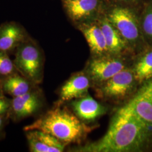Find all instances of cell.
<instances>
[{
	"instance_id": "6da1fadb",
	"label": "cell",
	"mask_w": 152,
	"mask_h": 152,
	"mask_svg": "<svg viewBox=\"0 0 152 152\" xmlns=\"http://www.w3.org/2000/svg\"><path fill=\"white\" fill-rule=\"evenodd\" d=\"M152 131L127 103L115 113L108 130L102 138L84 146L72 149L80 152L140 151L149 141Z\"/></svg>"
},
{
	"instance_id": "7a4b0ae2",
	"label": "cell",
	"mask_w": 152,
	"mask_h": 152,
	"mask_svg": "<svg viewBox=\"0 0 152 152\" xmlns=\"http://www.w3.org/2000/svg\"><path fill=\"white\" fill-rule=\"evenodd\" d=\"M62 105L55 107L41 115L30 125L26 126L24 131L38 130L54 136L67 146L80 143L92 130L76 114Z\"/></svg>"
},
{
	"instance_id": "3957f363",
	"label": "cell",
	"mask_w": 152,
	"mask_h": 152,
	"mask_svg": "<svg viewBox=\"0 0 152 152\" xmlns=\"http://www.w3.org/2000/svg\"><path fill=\"white\" fill-rule=\"evenodd\" d=\"M14 53L13 61L17 71L39 85L44 77V59L38 45L28 38L17 48Z\"/></svg>"
},
{
	"instance_id": "277c9868",
	"label": "cell",
	"mask_w": 152,
	"mask_h": 152,
	"mask_svg": "<svg viewBox=\"0 0 152 152\" xmlns=\"http://www.w3.org/2000/svg\"><path fill=\"white\" fill-rule=\"evenodd\" d=\"M136 83L134 72L131 68L128 67L97 86L96 92L100 98L121 101L130 95Z\"/></svg>"
},
{
	"instance_id": "5b68a950",
	"label": "cell",
	"mask_w": 152,
	"mask_h": 152,
	"mask_svg": "<svg viewBox=\"0 0 152 152\" xmlns=\"http://www.w3.org/2000/svg\"><path fill=\"white\" fill-rule=\"evenodd\" d=\"M128 67L122 56L105 55L90 60L86 72L92 83L98 86Z\"/></svg>"
},
{
	"instance_id": "8992f818",
	"label": "cell",
	"mask_w": 152,
	"mask_h": 152,
	"mask_svg": "<svg viewBox=\"0 0 152 152\" xmlns=\"http://www.w3.org/2000/svg\"><path fill=\"white\" fill-rule=\"evenodd\" d=\"M107 18L120 33L129 47H135L140 37V32L134 13L127 7L117 6L109 11Z\"/></svg>"
},
{
	"instance_id": "52a82bcc",
	"label": "cell",
	"mask_w": 152,
	"mask_h": 152,
	"mask_svg": "<svg viewBox=\"0 0 152 152\" xmlns=\"http://www.w3.org/2000/svg\"><path fill=\"white\" fill-rule=\"evenodd\" d=\"M44 105V94L38 86L22 96L12 98L8 114L12 121L18 122L39 114Z\"/></svg>"
},
{
	"instance_id": "ba28073f",
	"label": "cell",
	"mask_w": 152,
	"mask_h": 152,
	"mask_svg": "<svg viewBox=\"0 0 152 152\" xmlns=\"http://www.w3.org/2000/svg\"><path fill=\"white\" fill-rule=\"evenodd\" d=\"M92 83L86 72H78L73 75L60 87L56 105H62L87 95Z\"/></svg>"
},
{
	"instance_id": "9c48e42d",
	"label": "cell",
	"mask_w": 152,
	"mask_h": 152,
	"mask_svg": "<svg viewBox=\"0 0 152 152\" xmlns=\"http://www.w3.org/2000/svg\"><path fill=\"white\" fill-rule=\"evenodd\" d=\"M127 104L152 131V78L142 83Z\"/></svg>"
},
{
	"instance_id": "30bf717a",
	"label": "cell",
	"mask_w": 152,
	"mask_h": 152,
	"mask_svg": "<svg viewBox=\"0 0 152 152\" xmlns=\"http://www.w3.org/2000/svg\"><path fill=\"white\" fill-rule=\"evenodd\" d=\"M29 150L31 152H61L65 144L49 134L38 130L26 131Z\"/></svg>"
},
{
	"instance_id": "8fae6325",
	"label": "cell",
	"mask_w": 152,
	"mask_h": 152,
	"mask_svg": "<svg viewBox=\"0 0 152 152\" xmlns=\"http://www.w3.org/2000/svg\"><path fill=\"white\" fill-rule=\"evenodd\" d=\"M71 105L73 113L83 122L94 121L105 114L108 109L89 95L73 100Z\"/></svg>"
},
{
	"instance_id": "7c38bea8",
	"label": "cell",
	"mask_w": 152,
	"mask_h": 152,
	"mask_svg": "<svg viewBox=\"0 0 152 152\" xmlns=\"http://www.w3.org/2000/svg\"><path fill=\"white\" fill-rule=\"evenodd\" d=\"M29 37L23 28L14 22L0 26V50L8 53L15 51L17 48Z\"/></svg>"
},
{
	"instance_id": "4fadbf2b",
	"label": "cell",
	"mask_w": 152,
	"mask_h": 152,
	"mask_svg": "<svg viewBox=\"0 0 152 152\" xmlns=\"http://www.w3.org/2000/svg\"><path fill=\"white\" fill-rule=\"evenodd\" d=\"M103 32L109 54L122 56L129 48L117 29L107 18L98 24Z\"/></svg>"
},
{
	"instance_id": "5bb4252c",
	"label": "cell",
	"mask_w": 152,
	"mask_h": 152,
	"mask_svg": "<svg viewBox=\"0 0 152 152\" xmlns=\"http://www.w3.org/2000/svg\"><path fill=\"white\" fill-rule=\"evenodd\" d=\"M4 94L16 98L32 91L38 85L26 78L19 72L1 80Z\"/></svg>"
},
{
	"instance_id": "9a60e30c",
	"label": "cell",
	"mask_w": 152,
	"mask_h": 152,
	"mask_svg": "<svg viewBox=\"0 0 152 152\" xmlns=\"http://www.w3.org/2000/svg\"><path fill=\"white\" fill-rule=\"evenodd\" d=\"M64 6L74 21H81L91 17L97 11L99 0H64Z\"/></svg>"
},
{
	"instance_id": "2e32d148",
	"label": "cell",
	"mask_w": 152,
	"mask_h": 152,
	"mask_svg": "<svg viewBox=\"0 0 152 152\" xmlns=\"http://www.w3.org/2000/svg\"><path fill=\"white\" fill-rule=\"evenodd\" d=\"M81 28L94 56L109 54L103 32L98 24L84 25Z\"/></svg>"
},
{
	"instance_id": "e0dca14e",
	"label": "cell",
	"mask_w": 152,
	"mask_h": 152,
	"mask_svg": "<svg viewBox=\"0 0 152 152\" xmlns=\"http://www.w3.org/2000/svg\"><path fill=\"white\" fill-rule=\"evenodd\" d=\"M131 68L139 83L152 78V50L139 58Z\"/></svg>"
},
{
	"instance_id": "ac0fdd59",
	"label": "cell",
	"mask_w": 152,
	"mask_h": 152,
	"mask_svg": "<svg viewBox=\"0 0 152 152\" xmlns=\"http://www.w3.org/2000/svg\"><path fill=\"white\" fill-rule=\"evenodd\" d=\"M18 72L9 53L0 50V80Z\"/></svg>"
},
{
	"instance_id": "d6986e66",
	"label": "cell",
	"mask_w": 152,
	"mask_h": 152,
	"mask_svg": "<svg viewBox=\"0 0 152 152\" xmlns=\"http://www.w3.org/2000/svg\"><path fill=\"white\" fill-rule=\"evenodd\" d=\"M142 29L148 37L152 38V7L147 10L142 19Z\"/></svg>"
},
{
	"instance_id": "ffe728a7",
	"label": "cell",
	"mask_w": 152,
	"mask_h": 152,
	"mask_svg": "<svg viewBox=\"0 0 152 152\" xmlns=\"http://www.w3.org/2000/svg\"><path fill=\"white\" fill-rule=\"evenodd\" d=\"M11 99L5 96L0 98V116L7 114L10 109Z\"/></svg>"
},
{
	"instance_id": "44dd1931",
	"label": "cell",
	"mask_w": 152,
	"mask_h": 152,
	"mask_svg": "<svg viewBox=\"0 0 152 152\" xmlns=\"http://www.w3.org/2000/svg\"><path fill=\"white\" fill-rule=\"evenodd\" d=\"M10 120L9 114L0 116V141L5 136V129Z\"/></svg>"
},
{
	"instance_id": "7402d4cb",
	"label": "cell",
	"mask_w": 152,
	"mask_h": 152,
	"mask_svg": "<svg viewBox=\"0 0 152 152\" xmlns=\"http://www.w3.org/2000/svg\"><path fill=\"white\" fill-rule=\"evenodd\" d=\"M4 96H5V94L3 91L2 88V85H1V82L0 80V98L3 97Z\"/></svg>"
},
{
	"instance_id": "603a6c76",
	"label": "cell",
	"mask_w": 152,
	"mask_h": 152,
	"mask_svg": "<svg viewBox=\"0 0 152 152\" xmlns=\"http://www.w3.org/2000/svg\"><path fill=\"white\" fill-rule=\"evenodd\" d=\"M122 1H125L126 2H134V1H135L136 0H122Z\"/></svg>"
}]
</instances>
